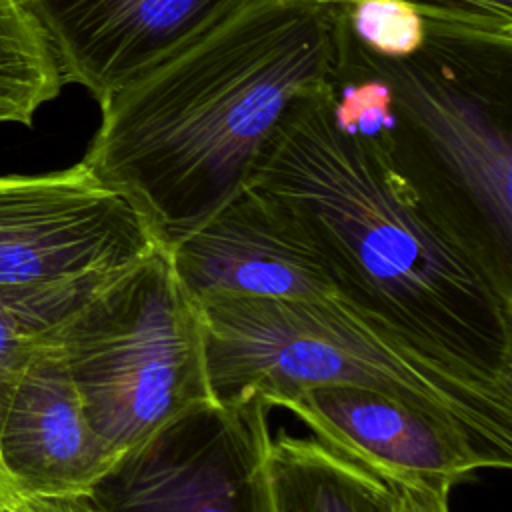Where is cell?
<instances>
[{
    "label": "cell",
    "instance_id": "1",
    "mask_svg": "<svg viewBox=\"0 0 512 512\" xmlns=\"http://www.w3.org/2000/svg\"><path fill=\"white\" fill-rule=\"evenodd\" d=\"M344 0H236L104 98L80 160L170 246L246 190L290 102L330 82Z\"/></svg>",
    "mask_w": 512,
    "mask_h": 512
},
{
    "label": "cell",
    "instance_id": "2",
    "mask_svg": "<svg viewBox=\"0 0 512 512\" xmlns=\"http://www.w3.org/2000/svg\"><path fill=\"white\" fill-rule=\"evenodd\" d=\"M246 188L298 220L340 298L512 380V278L408 184L370 134L336 114L330 82L290 102Z\"/></svg>",
    "mask_w": 512,
    "mask_h": 512
},
{
    "label": "cell",
    "instance_id": "3",
    "mask_svg": "<svg viewBox=\"0 0 512 512\" xmlns=\"http://www.w3.org/2000/svg\"><path fill=\"white\" fill-rule=\"evenodd\" d=\"M330 90L336 114L512 278V38L424 20L414 52L386 56L344 22Z\"/></svg>",
    "mask_w": 512,
    "mask_h": 512
},
{
    "label": "cell",
    "instance_id": "4",
    "mask_svg": "<svg viewBox=\"0 0 512 512\" xmlns=\"http://www.w3.org/2000/svg\"><path fill=\"white\" fill-rule=\"evenodd\" d=\"M198 310L218 404L280 408L318 386L370 388L440 418L494 470L512 464V380L428 348L340 296L218 300Z\"/></svg>",
    "mask_w": 512,
    "mask_h": 512
},
{
    "label": "cell",
    "instance_id": "5",
    "mask_svg": "<svg viewBox=\"0 0 512 512\" xmlns=\"http://www.w3.org/2000/svg\"><path fill=\"white\" fill-rule=\"evenodd\" d=\"M44 332L60 346L92 428L120 458L216 402L200 310L164 246L106 278Z\"/></svg>",
    "mask_w": 512,
    "mask_h": 512
},
{
    "label": "cell",
    "instance_id": "6",
    "mask_svg": "<svg viewBox=\"0 0 512 512\" xmlns=\"http://www.w3.org/2000/svg\"><path fill=\"white\" fill-rule=\"evenodd\" d=\"M158 246L144 214L82 162L0 176V296L44 330Z\"/></svg>",
    "mask_w": 512,
    "mask_h": 512
},
{
    "label": "cell",
    "instance_id": "7",
    "mask_svg": "<svg viewBox=\"0 0 512 512\" xmlns=\"http://www.w3.org/2000/svg\"><path fill=\"white\" fill-rule=\"evenodd\" d=\"M270 410L208 404L126 454L92 490L108 512H274Z\"/></svg>",
    "mask_w": 512,
    "mask_h": 512
},
{
    "label": "cell",
    "instance_id": "8",
    "mask_svg": "<svg viewBox=\"0 0 512 512\" xmlns=\"http://www.w3.org/2000/svg\"><path fill=\"white\" fill-rule=\"evenodd\" d=\"M164 248L196 306L338 296L328 264L306 230L284 206L252 188Z\"/></svg>",
    "mask_w": 512,
    "mask_h": 512
},
{
    "label": "cell",
    "instance_id": "9",
    "mask_svg": "<svg viewBox=\"0 0 512 512\" xmlns=\"http://www.w3.org/2000/svg\"><path fill=\"white\" fill-rule=\"evenodd\" d=\"M316 440L372 468L390 482L436 480L456 486L490 458L466 436L426 410L386 392L356 386H318L288 398Z\"/></svg>",
    "mask_w": 512,
    "mask_h": 512
},
{
    "label": "cell",
    "instance_id": "10",
    "mask_svg": "<svg viewBox=\"0 0 512 512\" xmlns=\"http://www.w3.org/2000/svg\"><path fill=\"white\" fill-rule=\"evenodd\" d=\"M236 0H22L62 82L100 104L200 32Z\"/></svg>",
    "mask_w": 512,
    "mask_h": 512
},
{
    "label": "cell",
    "instance_id": "11",
    "mask_svg": "<svg viewBox=\"0 0 512 512\" xmlns=\"http://www.w3.org/2000/svg\"><path fill=\"white\" fill-rule=\"evenodd\" d=\"M120 460L92 428L60 346L42 332L0 432V484L24 496L90 494Z\"/></svg>",
    "mask_w": 512,
    "mask_h": 512
},
{
    "label": "cell",
    "instance_id": "12",
    "mask_svg": "<svg viewBox=\"0 0 512 512\" xmlns=\"http://www.w3.org/2000/svg\"><path fill=\"white\" fill-rule=\"evenodd\" d=\"M264 464L274 512H394L390 480L314 436L272 432Z\"/></svg>",
    "mask_w": 512,
    "mask_h": 512
},
{
    "label": "cell",
    "instance_id": "13",
    "mask_svg": "<svg viewBox=\"0 0 512 512\" xmlns=\"http://www.w3.org/2000/svg\"><path fill=\"white\" fill-rule=\"evenodd\" d=\"M52 48L22 0H0V122L30 126L62 90Z\"/></svg>",
    "mask_w": 512,
    "mask_h": 512
},
{
    "label": "cell",
    "instance_id": "14",
    "mask_svg": "<svg viewBox=\"0 0 512 512\" xmlns=\"http://www.w3.org/2000/svg\"><path fill=\"white\" fill-rule=\"evenodd\" d=\"M350 34L386 56L414 52L424 38V18L400 0H344Z\"/></svg>",
    "mask_w": 512,
    "mask_h": 512
},
{
    "label": "cell",
    "instance_id": "15",
    "mask_svg": "<svg viewBox=\"0 0 512 512\" xmlns=\"http://www.w3.org/2000/svg\"><path fill=\"white\" fill-rule=\"evenodd\" d=\"M44 328L0 296V432Z\"/></svg>",
    "mask_w": 512,
    "mask_h": 512
},
{
    "label": "cell",
    "instance_id": "16",
    "mask_svg": "<svg viewBox=\"0 0 512 512\" xmlns=\"http://www.w3.org/2000/svg\"><path fill=\"white\" fill-rule=\"evenodd\" d=\"M424 20L512 38V0H400Z\"/></svg>",
    "mask_w": 512,
    "mask_h": 512
},
{
    "label": "cell",
    "instance_id": "17",
    "mask_svg": "<svg viewBox=\"0 0 512 512\" xmlns=\"http://www.w3.org/2000/svg\"><path fill=\"white\" fill-rule=\"evenodd\" d=\"M0 512H108L90 494L68 496H24L0 484Z\"/></svg>",
    "mask_w": 512,
    "mask_h": 512
},
{
    "label": "cell",
    "instance_id": "18",
    "mask_svg": "<svg viewBox=\"0 0 512 512\" xmlns=\"http://www.w3.org/2000/svg\"><path fill=\"white\" fill-rule=\"evenodd\" d=\"M394 512H450L452 486L436 480H396Z\"/></svg>",
    "mask_w": 512,
    "mask_h": 512
}]
</instances>
